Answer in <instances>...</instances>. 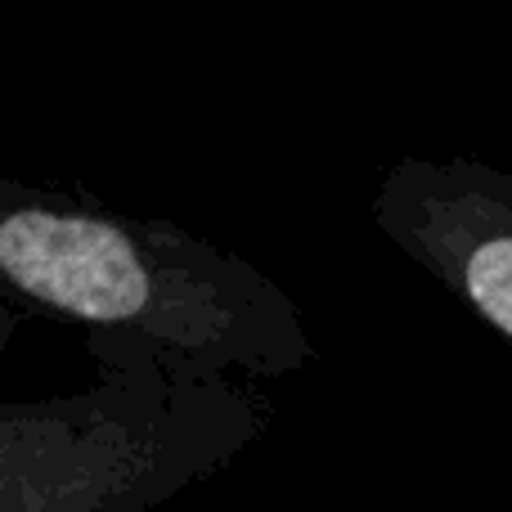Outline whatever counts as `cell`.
Masks as SVG:
<instances>
[{"label": "cell", "instance_id": "obj_1", "mask_svg": "<svg viewBox=\"0 0 512 512\" xmlns=\"http://www.w3.org/2000/svg\"><path fill=\"white\" fill-rule=\"evenodd\" d=\"M0 279L27 306L86 328L95 369L153 360L225 378H288L315 360L283 283L162 216L5 185Z\"/></svg>", "mask_w": 512, "mask_h": 512}, {"label": "cell", "instance_id": "obj_2", "mask_svg": "<svg viewBox=\"0 0 512 512\" xmlns=\"http://www.w3.org/2000/svg\"><path fill=\"white\" fill-rule=\"evenodd\" d=\"M270 418L225 373L99 364L72 396L0 405V512H153L230 468Z\"/></svg>", "mask_w": 512, "mask_h": 512}, {"label": "cell", "instance_id": "obj_3", "mask_svg": "<svg viewBox=\"0 0 512 512\" xmlns=\"http://www.w3.org/2000/svg\"><path fill=\"white\" fill-rule=\"evenodd\" d=\"M369 212L391 248L512 342V171L477 158H400Z\"/></svg>", "mask_w": 512, "mask_h": 512}]
</instances>
